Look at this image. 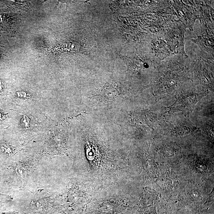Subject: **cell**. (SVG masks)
<instances>
[{
	"instance_id": "1",
	"label": "cell",
	"mask_w": 214,
	"mask_h": 214,
	"mask_svg": "<svg viewBox=\"0 0 214 214\" xmlns=\"http://www.w3.org/2000/svg\"><path fill=\"white\" fill-rule=\"evenodd\" d=\"M185 28L178 22L174 25L167 34L168 41L178 53L185 54L184 49V38Z\"/></svg>"
},
{
	"instance_id": "2",
	"label": "cell",
	"mask_w": 214,
	"mask_h": 214,
	"mask_svg": "<svg viewBox=\"0 0 214 214\" xmlns=\"http://www.w3.org/2000/svg\"><path fill=\"white\" fill-rule=\"evenodd\" d=\"M174 7L177 11L178 18L189 29L192 30L193 26L197 16L194 11L193 8L186 4H184L182 2H175Z\"/></svg>"
},
{
	"instance_id": "6",
	"label": "cell",
	"mask_w": 214,
	"mask_h": 214,
	"mask_svg": "<svg viewBox=\"0 0 214 214\" xmlns=\"http://www.w3.org/2000/svg\"><path fill=\"white\" fill-rule=\"evenodd\" d=\"M1 87H2L1 85V83H0V88H1Z\"/></svg>"
},
{
	"instance_id": "3",
	"label": "cell",
	"mask_w": 214,
	"mask_h": 214,
	"mask_svg": "<svg viewBox=\"0 0 214 214\" xmlns=\"http://www.w3.org/2000/svg\"><path fill=\"white\" fill-rule=\"evenodd\" d=\"M192 40L193 42L197 44L200 48L206 52L213 55V38L206 35L198 36L197 39Z\"/></svg>"
},
{
	"instance_id": "5",
	"label": "cell",
	"mask_w": 214,
	"mask_h": 214,
	"mask_svg": "<svg viewBox=\"0 0 214 214\" xmlns=\"http://www.w3.org/2000/svg\"><path fill=\"white\" fill-rule=\"evenodd\" d=\"M5 116V114L3 113L1 110L0 109V120H3V118Z\"/></svg>"
},
{
	"instance_id": "4",
	"label": "cell",
	"mask_w": 214,
	"mask_h": 214,
	"mask_svg": "<svg viewBox=\"0 0 214 214\" xmlns=\"http://www.w3.org/2000/svg\"><path fill=\"white\" fill-rule=\"evenodd\" d=\"M209 7L203 6L201 13L200 20L205 26L212 29L213 27V13Z\"/></svg>"
}]
</instances>
